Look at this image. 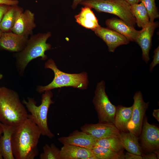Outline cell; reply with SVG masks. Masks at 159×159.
<instances>
[{
  "mask_svg": "<svg viewBox=\"0 0 159 159\" xmlns=\"http://www.w3.org/2000/svg\"><path fill=\"white\" fill-rule=\"evenodd\" d=\"M3 77V75L0 73V80H1Z\"/></svg>",
  "mask_w": 159,
  "mask_h": 159,
  "instance_id": "obj_38",
  "label": "cell"
},
{
  "mask_svg": "<svg viewBox=\"0 0 159 159\" xmlns=\"http://www.w3.org/2000/svg\"><path fill=\"white\" fill-rule=\"evenodd\" d=\"M85 0H73L72 5V8L73 9H75L77 6Z\"/></svg>",
  "mask_w": 159,
  "mask_h": 159,
  "instance_id": "obj_34",
  "label": "cell"
},
{
  "mask_svg": "<svg viewBox=\"0 0 159 159\" xmlns=\"http://www.w3.org/2000/svg\"><path fill=\"white\" fill-rule=\"evenodd\" d=\"M91 150L97 159H125L123 151L117 152L99 146H95Z\"/></svg>",
  "mask_w": 159,
  "mask_h": 159,
  "instance_id": "obj_24",
  "label": "cell"
},
{
  "mask_svg": "<svg viewBox=\"0 0 159 159\" xmlns=\"http://www.w3.org/2000/svg\"><path fill=\"white\" fill-rule=\"evenodd\" d=\"M80 129L81 131L98 139L118 137L120 132L114 124L109 123H86L81 126Z\"/></svg>",
  "mask_w": 159,
  "mask_h": 159,
  "instance_id": "obj_10",
  "label": "cell"
},
{
  "mask_svg": "<svg viewBox=\"0 0 159 159\" xmlns=\"http://www.w3.org/2000/svg\"><path fill=\"white\" fill-rule=\"evenodd\" d=\"M23 11V8L17 5L11 6L0 23V29L1 31L3 32H11L18 17Z\"/></svg>",
  "mask_w": 159,
  "mask_h": 159,
  "instance_id": "obj_22",
  "label": "cell"
},
{
  "mask_svg": "<svg viewBox=\"0 0 159 159\" xmlns=\"http://www.w3.org/2000/svg\"><path fill=\"white\" fill-rule=\"evenodd\" d=\"M114 124L120 132H128L127 124L130 120L132 111V105L126 107L119 105L116 106Z\"/></svg>",
  "mask_w": 159,
  "mask_h": 159,
  "instance_id": "obj_20",
  "label": "cell"
},
{
  "mask_svg": "<svg viewBox=\"0 0 159 159\" xmlns=\"http://www.w3.org/2000/svg\"><path fill=\"white\" fill-rule=\"evenodd\" d=\"M80 4L98 12L115 15L128 25L134 27L135 25V19L131 12L130 5L124 0H85Z\"/></svg>",
  "mask_w": 159,
  "mask_h": 159,
  "instance_id": "obj_6",
  "label": "cell"
},
{
  "mask_svg": "<svg viewBox=\"0 0 159 159\" xmlns=\"http://www.w3.org/2000/svg\"><path fill=\"white\" fill-rule=\"evenodd\" d=\"M60 150L61 159H89L94 155L91 149L73 145H63Z\"/></svg>",
  "mask_w": 159,
  "mask_h": 159,
  "instance_id": "obj_17",
  "label": "cell"
},
{
  "mask_svg": "<svg viewBox=\"0 0 159 159\" xmlns=\"http://www.w3.org/2000/svg\"><path fill=\"white\" fill-rule=\"evenodd\" d=\"M118 137L124 148L128 152L140 155L143 154L138 137L128 131L120 132Z\"/></svg>",
  "mask_w": 159,
  "mask_h": 159,
  "instance_id": "obj_21",
  "label": "cell"
},
{
  "mask_svg": "<svg viewBox=\"0 0 159 159\" xmlns=\"http://www.w3.org/2000/svg\"><path fill=\"white\" fill-rule=\"evenodd\" d=\"M154 153H152L147 155H144L143 154L141 155L143 159H159L158 157V152L154 151Z\"/></svg>",
  "mask_w": 159,
  "mask_h": 159,
  "instance_id": "obj_30",
  "label": "cell"
},
{
  "mask_svg": "<svg viewBox=\"0 0 159 159\" xmlns=\"http://www.w3.org/2000/svg\"><path fill=\"white\" fill-rule=\"evenodd\" d=\"M10 6L5 4H0V23L4 14Z\"/></svg>",
  "mask_w": 159,
  "mask_h": 159,
  "instance_id": "obj_29",
  "label": "cell"
},
{
  "mask_svg": "<svg viewBox=\"0 0 159 159\" xmlns=\"http://www.w3.org/2000/svg\"><path fill=\"white\" fill-rule=\"evenodd\" d=\"M0 126L2 128L3 133L0 140V150L2 157L4 159H15L12 151L11 139L16 127L0 122Z\"/></svg>",
  "mask_w": 159,
  "mask_h": 159,
  "instance_id": "obj_18",
  "label": "cell"
},
{
  "mask_svg": "<svg viewBox=\"0 0 159 159\" xmlns=\"http://www.w3.org/2000/svg\"><path fill=\"white\" fill-rule=\"evenodd\" d=\"M98 139L82 131L76 130L67 136L58 139L64 145H70L91 149L95 146Z\"/></svg>",
  "mask_w": 159,
  "mask_h": 159,
  "instance_id": "obj_13",
  "label": "cell"
},
{
  "mask_svg": "<svg viewBox=\"0 0 159 159\" xmlns=\"http://www.w3.org/2000/svg\"><path fill=\"white\" fill-rule=\"evenodd\" d=\"M125 159H143L141 155H138L129 152H126L124 154Z\"/></svg>",
  "mask_w": 159,
  "mask_h": 159,
  "instance_id": "obj_31",
  "label": "cell"
},
{
  "mask_svg": "<svg viewBox=\"0 0 159 159\" xmlns=\"http://www.w3.org/2000/svg\"><path fill=\"white\" fill-rule=\"evenodd\" d=\"M28 39L12 32H3L0 38V47L7 51L19 52L25 47Z\"/></svg>",
  "mask_w": 159,
  "mask_h": 159,
  "instance_id": "obj_15",
  "label": "cell"
},
{
  "mask_svg": "<svg viewBox=\"0 0 159 159\" xmlns=\"http://www.w3.org/2000/svg\"><path fill=\"white\" fill-rule=\"evenodd\" d=\"M133 99L132 116L127 128L128 131L139 137L141 132L143 119L148 107L149 102L144 101L140 91L136 92Z\"/></svg>",
  "mask_w": 159,
  "mask_h": 159,
  "instance_id": "obj_8",
  "label": "cell"
},
{
  "mask_svg": "<svg viewBox=\"0 0 159 159\" xmlns=\"http://www.w3.org/2000/svg\"><path fill=\"white\" fill-rule=\"evenodd\" d=\"M158 26V21L150 22L146 26L142 29L135 41L141 48L142 59L146 64L150 59L149 52L152 45V37Z\"/></svg>",
  "mask_w": 159,
  "mask_h": 159,
  "instance_id": "obj_12",
  "label": "cell"
},
{
  "mask_svg": "<svg viewBox=\"0 0 159 159\" xmlns=\"http://www.w3.org/2000/svg\"><path fill=\"white\" fill-rule=\"evenodd\" d=\"M2 133H3V130L1 127L0 126V138L1 136V135L2 134ZM3 159V157L1 153L0 148V159Z\"/></svg>",
  "mask_w": 159,
  "mask_h": 159,
  "instance_id": "obj_36",
  "label": "cell"
},
{
  "mask_svg": "<svg viewBox=\"0 0 159 159\" xmlns=\"http://www.w3.org/2000/svg\"><path fill=\"white\" fill-rule=\"evenodd\" d=\"M43 149V152L40 155V159H61L60 149L54 143L45 144Z\"/></svg>",
  "mask_w": 159,
  "mask_h": 159,
  "instance_id": "obj_26",
  "label": "cell"
},
{
  "mask_svg": "<svg viewBox=\"0 0 159 159\" xmlns=\"http://www.w3.org/2000/svg\"><path fill=\"white\" fill-rule=\"evenodd\" d=\"M93 31L105 42L110 52H114L118 47L127 44L130 42L124 36L108 28L100 26Z\"/></svg>",
  "mask_w": 159,
  "mask_h": 159,
  "instance_id": "obj_11",
  "label": "cell"
},
{
  "mask_svg": "<svg viewBox=\"0 0 159 159\" xmlns=\"http://www.w3.org/2000/svg\"><path fill=\"white\" fill-rule=\"evenodd\" d=\"M19 1L17 0H0V4H5L10 6L18 5Z\"/></svg>",
  "mask_w": 159,
  "mask_h": 159,
  "instance_id": "obj_32",
  "label": "cell"
},
{
  "mask_svg": "<svg viewBox=\"0 0 159 159\" xmlns=\"http://www.w3.org/2000/svg\"><path fill=\"white\" fill-rule=\"evenodd\" d=\"M51 35L50 32L39 33L28 39L25 47L16 55V66L20 75L23 74L26 66L33 59L39 57L42 60L47 58L45 52L51 49V45L46 42Z\"/></svg>",
  "mask_w": 159,
  "mask_h": 159,
  "instance_id": "obj_3",
  "label": "cell"
},
{
  "mask_svg": "<svg viewBox=\"0 0 159 159\" xmlns=\"http://www.w3.org/2000/svg\"><path fill=\"white\" fill-rule=\"evenodd\" d=\"M154 55L153 59L150 65L149 71L151 72L154 68L159 64V46L155 49L154 51Z\"/></svg>",
  "mask_w": 159,
  "mask_h": 159,
  "instance_id": "obj_28",
  "label": "cell"
},
{
  "mask_svg": "<svg viewBox=\"0 0 159 159\" xmlns=\"http://www.w3.org/2000/svg\"><path fill=\"white\" fill-rule=\"evenodd\" d=\"M129 5H131L139 3L140 0H124Z\"/></svg>",
  "mask_w": 159,
  "mask_h": 159,
  "instance_id": "obj_35",
  "label": "cell"
},
{
  "mask_svg": "<svg viewBox=\"0 0 159 159\" xmlns=\"http://www.w3.org/2000/svg\"><path fill=\"white\" fill-rule=\"evenodd\" d=\"M130 10L138 27L142 29L148 24L150 22L149 18L147 11L142 3L130 5Z\"/></svg>",
  "mask_w": 159,
  "mask_h": 159,
  "instance_id": "obj_23",
  "label": "cell"
},
{
  "mask_svg": "<svg viewBox=\"0 0 159 159\" xmlns=\"http://www.w3.org/2000/svg\"><path fill=\"white\" fill-rule=\"evenodd\" d=\"M41 135L39 128L28 118L16 127L11 139L15 159H34L39 153L37 145Z\"/></svg>",
  "mask_w": 159,
  "mask_h": 159,
  "instance_id": "obj_1",
  "label": "cell"
},
{
  "mask_svg": "<svg viewBox=\"0 0 159 159\" xmlns=\"http://www.w3.org/2000/svg\"><path fill=\"white\" fill-rule=\"evenodd\" d=\"M44 67L52 70L54 74L53 80L49 84L44 86H38L36 91L42 93L47 90L63 87H71L82 90L87 89L89 83L87 73L82 72L78 74H69L59 69L54 61L52 59L47 60Z\"/></svg>",
  "mask_w": 159,
  "mask_h": 159,
  "instance_id": "obj_4",
  "label": "cell"
},
{
  "mask_svg": "<svg viewBox=\"0 0 159 159\" xmlns=\"http://www.w3.org/2000/svg\"><path fill=\"white\" fill-rule=\"evenodd\" d=\"M3 32L1 31V30L0 29V38L2 35Z\"/></svg>",
  "mask_w": 159,
  "mask_h": 159,
  "instance_id": "obj_37",
  "label": "cell"
},
{
  "mask_svg": "<svg viewBox=\"0 0 159 159\" xmlns=\"http://www.w3.org/2000/svg\"><path fill=\"white\" fill-rule=\"evenodd\" d=\"M95 146H102L117 152L123 151L124 149L118 137L98 139Z\"/></svg>",
  "mask_w": 159,
  "mask_h": 159,
  "instance_id": "obj_25",
  "label": "cell"
},
{
  "mask_svg": "<svg viewBox=\"0 0 159 159\" xmlns=\"http://www.w3.org/2000/svg\"><path fill=\"white\" fill-rule=\"evenodd\" d=\"M153 117L159 122V109H154L153 110Z\"/></svg>",
  "mask_w": 159,
  "mask_h": 159,
  "instance_id": "obj_33",
  "label": "cell"
},
{
  "mask_svg": "<svg viewBox=\"0 0 159 159\" xmlns=\"http://www.w3.org/2000/svg\"><path fill=\"white\" fill-rule=\"evenodd\" d=\"M53 96V94L51 90L45 91L42 94L41 103L39 106L36 105V102L31 97H28L27 101L24 99L22 101L30 113L28 114L27 118L32 120L38 126L42 135L50 139L55 136L49 128L47 123L49 109L50 105L54 103L52 100Z\"/></svg>",
  "mask_w": 159,
  "mask_h": 159,
  "instance_id": "obj_5",
  "label": "cell"
},
{
  "mask_svg": "<svg viewBox=\"0 0 159 159\" xmlns=\"http://www.w3.org/2000/svg\"><path fill=\"white\" fill-rule=\"evenodd\" d=\"M34 14L29 10L21 13L11 29L13 32L28 38L36 27Z\"/></svg>",
  "mask_w": 159,
  "mask_h": 159,
  "instance_id": "obj_14",
  "label": "cell"
},
{
  "mask_svg": "<svg viewBox=\"0 0 159 159\" xmlns=\"http://www.w3.org/2000/svg\"><path fill=\"white\" fill-rule=\"evenodd\" d=\"M28 114L16 91L0 87V122L16 127L27 118Z\"/></svg>",
  "mask_w": 159,
  "mask_h": 159,
  "instance_id": "obj_2",
  "label": "cell"
},
{
  "mask_svg": "<svg viewBox=\"0 0 159 159\" xmlns=\"http://www.w3.org/2000/svg\"><path fill=\"white\" fill-rule=\"evenodd\" d=\"M99 122L114 124L116 106L110 100L105 92V84L103 80L98 82L92 100Z\"/></svg>",
  "mask_w": 159,
  "mask_h": 159,
  "instance_id": "obj_7",
  "label": "cell"
},
{
  "mask_svg": "<svg viewBox=\"0 0 159 159\" xmlns=\"http://www.w3.org/2000/svg\"><path fill=\"white\" fill-rule=\"evenodd\" d=\"M140 135V146L142 150L150 153L159 148V129L150 124L146 115L143 119Z\"/></svg>",
  "mask_w": 159,
  "mask_h": 159,
  "instance_id": "obj_9",
  "label": "cell"
},
{
  "mask_svg": "<svg viewBox=\"0 0 159 159\" xmlns=\"http://www.w3.org/2000/svg\"><path fill=\"white\" fill-rule=\"evenodd\" d=\"M74 18L76 22L80 25L92 31L100 26L91 9L87 6L81 8L80 12L75 15Z\"/></svg>",
  "mask_w": 159,
  "mask_h": 159,
  "instance_id": "obj_19",
  "label": "cell"
},
{
  "mask_svg": "<svg viewBox=\"0 0 159 159\" xmlns=\"http://www.w3.org/2000/svg\"><path fill=\"white\" fill-rule=\"evenodd\" d=\"M140 1L144 4L147 11L150 22H154L155 19L159 18V13L155 0H140Z\"/></svg>",
  "mask_w": 159,
  "mask_h": 159,
  "instance_id": "obj_27",
  "label": "cell"
},
{
  "mask_svg": "<svg viewBox=\"0 0 159 159\" xmlns=\"http://www.w3.org/2000/svg\"><path fill=\"white\" fill-rule=\"evenodd\" d=\"M105 24L108 28L114 30L126 37L130 41L135 40L141 30L127 24L121 19L112 18L107 19Z\"/></svg>",
  "mask_w": 159,
  "mask_h": 159,
  "instance_id": "obj_16",
  "label": "cell"
}]
</instances>
